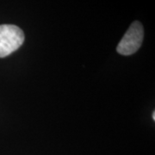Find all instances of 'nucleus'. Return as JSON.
<instances>
[{"label": "nucleus", "instance_id": "obj_1", "mask_svg": "<svg viewBox=\"0 0 155 155\" xmlns=\"http://www.w3.org/2000/svg\"><path fill=\"white\" fill-rule=\"evenodd\" d=\"M24 33L13 24L0 25V58H5L17 51L24 41Z\"/></svg>", "mask_w": 155, "mask_h": 155}, {"label": "nucleus", "instance_id": "obj_2", "mask_svg": "<svg viewBox=\"0 0 155 155\" xmlns=\"http://www.w3.org/2000/svg\"><path fill=\"white\" fill-rule=\"evenodd\" d=\"M143 37L144 30L142 24L138 21L134 22L119 42L116 51L122 55L133 54L140 48Z\"/></svg>", "mask_w": 155, "mask_h": 155}, {"label": "nucleus", "instance_id": "obj_3", "mask_svg": "<svg viewBox=\"0 0 155 155\" xmlns=\"http://www.w3.org/2000/svg\"><path fill=\"white\" fill-rule=\"evenodd\" d=\"M153 121L155 120V112H153Z\"/></svg>", "mask_w": 155, "mask_h": 155}]
</instances>
